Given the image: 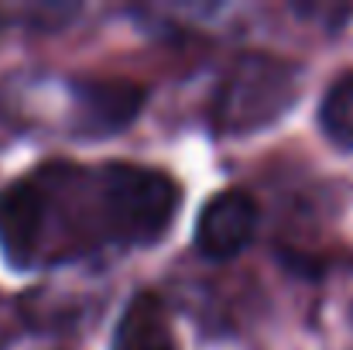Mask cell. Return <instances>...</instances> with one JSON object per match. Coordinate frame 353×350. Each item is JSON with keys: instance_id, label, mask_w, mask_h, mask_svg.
Wrapping results in <instances>:
<instances>
[{"instance_id": "cell-7", "label": "cell", "mask_w": 353, "mask_h": 350, "mask_svg": "<svg viewBox=\"0 0 353 350\" xmlns=\"http://www.w3.org/2000/svg\"><path fill=\"white\" fill-rule=\"evenodd\" d=\"M0 350H72L55 330H21L7 340H0Z\"/></svg>"}, {"instance_id": "cell-3", "label": "cell", "mask_w": 353, "mask_h": 350, "mask_svg": "<svg viewBox=\"0 0 353 350\" xmlns=\"http://www.w3.org/2000/svg\"><path fill=\"white\" fill-rule=\"evenodd\" d=\"M299 100V69L278 55H240L220 76L210 117L220 134H254Z\"/></svg>"}, {"instance_id": "cell-6", "label": "cell", "mask_w": 353, "mask_h": 350, "mask_svg": "<svg viewBox=\"0 0 353 350\" xmlns=\"http://www.w3.org/2000/svg\"><path fill=\"white\" fill-rule=\"evenodd\" d=\"M319 127L336 148L353 151V72L340 76L326 90L319 104Z\"/></svg>"}, {"instance_id": "cell-2", "label": "cell", "mask_w": 353, "mask_h": 350, "mask_svg": "<svg viewBox=\"0 0 353 350\" xmlns=\"http://www.w3.org/2000/svg\"><path fill=\"white\" fill-rule=\"evenodd\" d=\"M144 104V90L127 79H86L52 69L14 72L0 83V117L24 134L107 137L123 130Z\"/></svg>"}, {"instance_id": "cell-5", "label": "cell", "mask_w": 353, "mask_h": 350, "mask_svg": "<svg viewBox=\"0 0 353 350\" xmlns=\"http://www.w3.org/2000/svg\"><path fill=\"white\" fill-rule=\"evenodd\" d=\"M114 350H179L175 323L161 295L137 292L114 327Z\"/></svg>"}, {"instance_id": "cell-1", "label": "cell", "mask_w": 353, "mask_h": 350, "mask_svg": "<svg viewBox=\"0 0 353 350\" xmlns=\"http://www.w3.org/2000/svg\"><path fill=\"white\" fill-rule=\"evenodd\" d=\"M179 182L130 162H45L0 189V247L21 271H48L165 237Z\"/></svg>"}, {"instance_id": "cell-4", "label": "cell", "mask_w": 353, "mask_h": 350, "mask_svg": "<svg viewBox=\"0 0 353 350\" xmlns=\"http://www.w3.org/2000/svg\"><path fill=\"white\" fill-rule=\"evenodd\" d=\"M257 224H261L257 200L247 189H223L203 206L196 220V247L213 261L236 257L254 240Z\"/></svg>"}]
</instances>
